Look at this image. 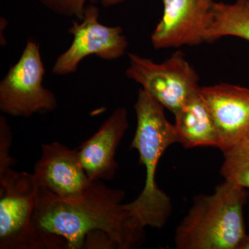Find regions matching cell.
I'll return each instance as SVG.
<instances>
[{"label":"cell","instance_id":"obj_7","mask_svg":"<svg viewBox=\"0 0 249 249\" xmlns=\"http://www.w3.org/2000/svg\"><path fill=\"white\" fill-rule=\"evenodd\" d=\"M99 9L93 4L85 8L84 18L73 21L69 29L73 36L71 46L55 60L52 73L65 76L76 71L82 60L95 55L106 60H116L127 51L128 42L121 27H107L99 22Z\"/></svg>","mask_w":249,"mask_h":249},{"label":"cell","instance_id":"obj_9","mask_svg":"<svg viewBox=\"0 0 249 249\" xmlns=\"http://www.w3.org/2000/svg\"><path fill=\"white\" fill-rule=\"evenodd\" d=\"M223 153L238 147L249 132V88L228 83L200 88Z\"/></svg>","mask_w":249,"mask_h":249},{"label":"cell","instance_id":"obj_2","mask_svg":"<svg viewBox=\"0 0 249 249\" xmlns=\"http://www.w3.org/2000/svg\"><path fill=\"white\" fill-rule=\"evenodd\" d=\"M134 109L137 128L130 147L139 152L145 181L140 195L125 207L142 227L161 229L171 214L172 203L157 186L156 173L166 149L178 142V134L165 115L164 107L143 89H139Z\"/></svg>","mask_w":249,"mask_h":249},{"label":"cell","instance_id":"obj_19","mask_svg":"<svg viewBox=\"0 0 249 249\" xmlns=\"http://www.w3.org/2000/svg\"><path fill=\"white\" fill-rule=\"evenodd\" d=\"M238 147H248V148H249V133L247 134V137L244 139L243 142H242V143H241Z\"/></svg>","mask_w":249,"mask_h":249},{"label":"cell","instance_id":"obj_17","mask_svg":"<svg viewBox=\"0 0 249 249\" xmlns=\"http://www.w3.org/2000/svg\"><path fill=\"white\" fill-rule=\"evenodd\" d=\"M100 1L104 7H110V6L121 4L125 0H100Z\"/></svg>","mask_w":249,"mask_h":249},{"label":"cell","instance_id":"obj_12","mask_svg":"<svg viewBox=\"0 0 249 249\" xmlns=\"http://www.w3.org/2000/svg\"><path fill=\"white\" fill-rule=\"evenodd\" d=\"M174 115L178 142L183 147L219 149L220 144L215 124L199 91Z\"/></svg>","mask_w":249,"mask_h":249},{"label":"cell","instance_id":"obj_16","mask_svg":"<svg viewBox=\"0 0 249 249\" xmlns=\"http://www.w3.org/2000/svg\"><path fill=\"white\" fill-rule=\"evenodd\" d=\"M12 134L7 121L0 116V176L13 169L15 160L10 155Z\"/></svg>","mask_w":249,"mask_h":249},{"label":"cell","instance_id":"obj_20","mask_svg":"<svg viewBox=\"0 0 249 249\" xmlns=\"http://www.w3.org/2000/svg\"><path fill=\"white\" fill-rule=\"evenodd\" d=\"M247 6H248L249 10V0H247Z\"/></svg>","mask_w":249,"mask_h":249},{"label":"cell","instance_id":"obj_11","mask_svg":"<svg viewBox=\"0 0 249 249\" xmlns=\"http://www.w3.org/2000/svg\"><path fill=\"white\" fill-rule=\"evenodd\" d=\"M129 127L127 111L119 107L92 137L78 147L80 161L90 181H109L119 168L116 150Z\"/></svg>","mask_w":249,"mask_h":249},{"label":"cell","instance_id":"obj_13","mask_svg":"<svg viewBox=\"0 0 249 249\" xmlns=\"http://www.w3.org/2000/svg\"><path fill=\"white\" fill-rule=\"evenodd\" d=\"M213 21L206 33V42H213L225 36H235L249 42V10L247 0L231 4L215 1Z\"/></svg>","mask_w":249,"mask_h":249},{"label":"cell","instance_id":"obj_5","mask_svg":"<svg viewBox=\"0 0 249 249\" xmlns=\"http://www.w3.org/2000/svg\"><path fill=\"white\" fill-rule=\"evenodd\" d=\"M45 74L40 45L29 40L19 60L0 83V110L17 117L55 110L58 101L43 86Z\"/></svg>","mask_w":249,"mask_h":249},{"label":"cell","instance_id":"obj_8","mask_svg":"<svg viewBox=\"0 0 249 249\" xmlns=\"http://www.w3.org/2000/svg\"><path fill=\"white\" fill-rule=\"evenodd\" d=\"M214 0H163V16L152 34L154 48H178L206 42L213 21Z\"/></svg>","mask_w":249,"mask_h":249},{"label":"cell","instance_id":"obj_6","mask_svg":"<svg viewBox=\"0 0 249 249\" xmlns=\"http://www.w3.org/2000/svg\"><path fill=\"white\" fill-rule=\"evenodd\" d=\"M128 57L126 76L173 114L199 92V76L180 51L160 63L135 53Z\"/></svg>","mask_w":249,"mask_h":249},{"label":"cell","instance_id":"obj_15","mask_svg":"<svg viewBox=\"0 0 249 249\" xmlns=\"http://www.w3.org/2000/svg\"><path fill=\"white\" fill-rule=\"evenodd\" d=\"M41 4L55 14L66 17H75L82 20L88 1L96 3L99 0H37Z\"/></svg>","mask_w":249,"mask_h":249},{"label":"cell","instance_id":"obj_14","mask_svg":"<svg viewBox=\"0 0 249 249\" xmlns=\"http://www.w3.org/2000/svg\"><path fill=\"white\" fill-rule=\"evenodd\" d=\"M224 155L221 174L224 179L249 189V148L236 147Z\"/></svg>","mask_w":249,"mask_h":249},{"label":"cell","instance_id":"obj_10","mask_svg":"<svg viewBox=\"0 0 249 249\" xmlns=\"http://www.w3.org/2000/svg\"><path fill=\"white\" fill-rule=\"evenodd\" d=\"M33 175L39 188L65 199L81 196L91 181L77 149L71 150L58 142L42 144Z\"/></svg>","mask_w":249,"mask_h":249},{"label":"cell","instance_id":"obj_3","mask_svg":"<svg viewBox=\"0 0 249 249\" xmlns=\"http://www.w3.org/2000/svg\"><path fill=\"white\" fill-rule=\"evenodd\" d=\"M247 189L224 181L209 196H196L177 227L178 249H237L247 234L244 207Z\"/></svg>","mask_w":249,"mask_h":249},{"label":"cell","instance_id":"obj_1","mask_svg":"<svg viewBox=\"0 0 249 249\" xmlns=\"http://www.w3.org/2000/svg\"><path fill=\"white\" fill-rule=\"evenodd\" d=\"M124 192L93 181L81 196L65 199L40 188L34 222L59 249H83L87 236L106 232L117 249H132L145 239L142 227L123 203Z\"/></svg>","mask_w":249,"mask_h":249},{"label":"cell","instance_id":"obj_4","mask_svg":"<svg viewBox=\"0 0 249 249\" xmlns=\"http://www.w3.org/2000/svg\"><path fill=\"white\" fill-rule=\"evenodd\" d=\"M39 190L33 174L11 169L0 176V249H56L34 224Z\"/></svg>","mask_w":249,"mask_h":249},{"label":"cell","instance_id":"obj_18","mask_svg":"<svg viewBox=\"0 0 249 249\" xmlns=\"http://www.w3.org/2000/svg\"><path fill=\"white\" fill-rule=\"evenodd\" d=\"M237 249H249V234H246Z\"/></svg>","mask_w":249,"mask_h":249}]
</instances>
